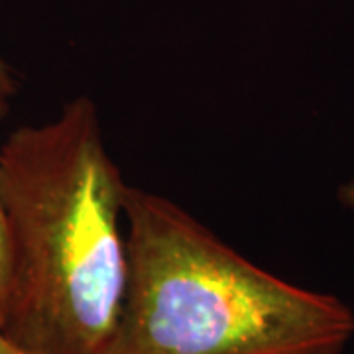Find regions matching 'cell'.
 <instances>
[{
  "label": "cell",
  "instance_id": "cell-1",
  "mask_svg": "<svg viewBox=\"0 0 354 354\" xmlns=\"http://www.w3.org/2000/svg\"><path fill=\"white\" fill-rule=\"evenodd\" d=\"M128 183L88 97L0 148L10 244L2 335L30 354H97L128 279Z\"/></svg>",
  "mask_w": 354,
  "mask_h": 354
},
{
  "label": "cell",
  "instance_id": "cell-2",
  "mask_svg": "<svg viewBox=\"0 0 354 354\" xmlns=\"http://www.w3.org/2000/svg\"><path fill=\"white\" fill-rule=\"evenodd\" d=\"M128 279L97 354L342 353L354 313L250 262L185 209L128 185Z\"/></svg>",
  "mask_w": 354,
  "mask_h": 354
},
{
  "label": "cell",
  "instance_id": "cell-3",
  "mask_svg": "<svg viewBox=\"0 0 354 354\" xmlns=\"http://www.w3.org/2000/svg\"><path fill=\"white\" fill-rule=\"evenodd\" d=\"M8 290H10V244H8L6 218H4V209H2V199H0V327L6 313Z\"/></svg>",
  "mask_w": 354,
  "mask_h": 354
},
{
  "label": "cell",
  "instance_id": "cell-4",
  "mask_svg": "<svg viewBox=\"0 0 354 354\" xmlns=\"http://www.w3.org/2000/svg\"><path fill=\"white\" fill-rule=\"evenodd\" d=\"M18 87L20 83L10 69V65L0 57V118H4L10 111L14 97L18 95Z\"/></svg>",
  "mask_w": 354,
  "mask_h": 354
},
{
  "label": "cell",
  "instance_id": "cell-5",
  "mask_svg": "<svg viewBox=\"0 0 354 354\" xmlns=\"http://www.w3.org/2000/svg\"><path fill=\"white\" fill-rule=\"evenodd\" d=\"M339 197H341L342 205H346L348 209H354V177H351L339 191Z\"/></svg>",
  "mask_w": 354,
  "mask_h": 354
},
{
  "label": "cell",
  "instance_id": "cell-6",
  "mask_svg": "<svg viewBox=\"0 0 354 354\" xmlns=\"http://www.w3.org/2000/svg\"><path fill=\"white\" fill-rule=\"evenodd\" d=\"M0 354H30V353H26L24 348H20V346H16L12 341H8V339L2 335V330H0Z\"/></svg>",
  "mask_w": 354,
  "mask_h": 354
},
{
  "label": "cell",
  "instance_id": "cell-7",
  "mask_svg": "<svg viewBox=\"0 0 354 354\" xmlns=\"http://www.w3.org/2000/svg\"><path fill=\"white\" fill-rule=\"evenodd\" d=\"M325 354H342V353H325Z\"/></svg>",
  "mask_w": 354,
  "mask_h": 354
}]
</instances>
